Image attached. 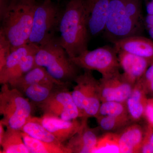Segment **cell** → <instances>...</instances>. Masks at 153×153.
Returning a JSON list of instances; mask_svg holds the SVG:
<instances>
[{"label":"cell","mask_w":153,"mask_h":153,"mask_svg":"<svg viewBox=\"0 0 153 153\" xmlns=\"http://www.w3.org/2000/svg\"><path fill=\"white\" fill-rule=\"evenodd\" d=\"M59 41L70 58L88 49L89 36L85 22L84 0H70L60 14Z\"/></svg>","instance_id":"6da1fadb"},{"label":"cell","mask_w":153,"mask_h":153,"mask_svg":"<svg viewBox=\"0 0 153 153\" xmlns=\"http://www.w3.org/2000/svg\"><path fill=\"white\" fill-rule=\"evenodd\" d=\"M140 0H110L104 31L115 41L138 36L145 27Z\"/></svg>","instance_id":"7a4b0ae2"},{"label":"cell","mask_w":153,"mask_h":153,"mask_svg":"<svg viewBox=\"0 0 153 153\" xmlns=\"http://www.w3.org/2000/svg\"><path fill=\"white\" fill-rule=\"evenodd\" d=\"M37 5L35 0H10L0 16V31L7 38L12 48L29 43Z\"/></svg>","instance_id":"3957f363"},{"label":"cell","mask_w":153,"mask_h":153,"mask_svg":"<svg viewBox=\"0 0 153 153\" xmlns=\"http://www.w3.org/2000/svg\"><path fill=\"white\" fill-rule=\"evenodd\" d=\"M35 57L36 66L44 67L53 78L68 86L79 75V67L71 60L59 38L53 37L39 46Z\"/></svg>","instance_id":"277c9868"},{"label":"cell","mask_w":153,"mask_h":153,"mask_svg":"<svg viewBox=\"0 0 153 153\" xmlns=\"http://www.w3.org/2000/svg\"><path fill=\"white\" fill-rule=\"evenodd\" d=\"M33 103L16 88L2 85L0 92V122L7 128L21 130L32 117Z\"/></svg>","instance_id":"5b68a950"},{"label":"cell","mask_w":153,"mask_h":153,"mask_svg":"<svg viewBox=\"0 0 153 153\" xmlns=\"http://www.w3.org/2000/svg\"><path fill=\"white\" fill-rule=\"evenodd\" d=\"M74 82L76 85L71 91V95L81 119L95 117L101 103L99 80L94 77L92 71L85 70L83 74L76 77Z\"/></svg>","instance_id":"8992f818"},{"label":"cell","mask_w":153,"mask_h":153,"mask_svg":"<svg viewBox=\"0 0 153 153\" xmlns=\"http://www.w3.org/2000/svg\"><path fill=\"white\" fill-rule=\"evenodd\" d=\"M58 7L52 0L37 4L28 44L39 46L54 37L60 16Z\"/></svg>","instance_id":"52a82bcc"},{"label":"cell","mask_w":153,"mask_h":153,"mask_svg":"<svg viewBox=\"0 0 153 153\" xmlns=\"http://www.w3.org/2000/svg\"><path fill=\"white\" fill-rule=\"evenodd\" d=\"M70 59L79 68L98 71L102 77L120 73L118 53L114 47L106 46L93 50L87 49Z\"/></svg>","instance_id":"ba28073f"},{"label":"cell","mask_w":153,"mask_h":153,"mask_svg":"<svg viewBox=\"0 0 153 153\" xmlns=\"http://www.w3.org/2000/svg\"><path fill=\"white\" fill-rule=\"evenodd\" d=\"M68 87L62 86L58 88L47 100L37 105L43 115L65 120L81 119L80 112Z\"/></svg>","instance_id":"9c48e42d"},{"label":"cell","mask_w":153,"mask_h":153,"mask_svg":"<svg viewBox=\"0 0 153 153\" xmlns=\"http://www.w3.org/2000/svg\"><path fill=\"white\" fill-rule=\"evenodd\" d=\"M134 86L126 79L122 74L102 77L99 79L101 102L117 101L126 102Z\"/></svg>","instance_id":"30bf717a"},{"label":"cell","mask_w":153,"mask_h":153,"mask_svg":"<svg viewBox=\"0 0 153 153\" xmlns=\"http://www.w3.org/2000/svg\"><path fill=\"white\" fill-rule=\"evenodd\" d=\"M110 0H84V13L89 35L95 36L105 31Z\"/></svg>","instance_id":"8fae6325"},{"label":"cell","mask_w":153,"mask_h":153,"mask_svg":"<svg viewBox=\"0 0 153 153\" xmlns=\"http://www.w3.org/2000/svg\"><path fill=\"white\" fill-rule=\"evenodd\" d=\"M40 123L60 143L68 141L79 131L82 125V120L77 119L65 120L59 118L44 115L41 117H33Z\"/></svg>","instance_id":"7c38bea8"},{"label":"cell","mask_w":153,"mask_h":153,"mask_svg":"<svg viewBox=\"0 0 153 153\" xmlns=\"http://www.w3.org/2000/svg\"><path fill=\"white\" fill-rule=\"evenodd\" d=\"M82 125L79 131L68 141L66 146L70 153H92L99 137V127L91 128L87 118L81 119Z\"/></svg>","instance_id":"4fadbf2b"},{"label":"cell","mask_w":153,"mask_h":153,"mask_svg":"<svg viewBox=\"0 0 153 153\" xmlns=\"http://www.w3.org/2000/svg\"><path fill=\"white\" fill-rule=\"evenodd\" d=\"M118 57L120 67L123 70V76L134 85L142 78L153 60L123 51L118 52Z\"/></svg>","instance_id":"5bb4252c"},{"label":"cell","mask_w":153,"mask_h":153,"mask_svg":"<svg viewBox=\"0 0 153 153\" xmlns=\"http://www.w3.org/2000/svg\"><path fill=\"white\" fill-rule=\"evenodd\" d=\"M115 49L149 60L153 59V41L139 36H130L114 41Z\"/></svg>","instance_id":"9a60e30c"},{"label":"cell","mask_w":153,"mask_h":153,"mask_svg":"<svg viewBox=\"0 0 153 153\" xmlns=\"http://www.w3.org/2000/svg\"><path fill=\"white\" fill-rule=\"evenodd\" d=\"M145 130L138 123H132L117 132L120 153H139Z\"/></svg>","instance_id":"2e32d148"},{"label":"cell","mask_w":153,"mask_h":153,"mask_svg":"<svg viewBox=\"0 0 153 153\" xmlns=\"http://www.w3.org/2000/svg\"><path fill=\"white\" fill-rule=\"evenodd\" d=\"M37 83L68 86L57 81L48 73L45 68L39 66H35L22 77L8 84L11 87L19 90L27 85Z\"/></svg>","instance_id":"e0dca14e"},{"label":"cell","mask_w":153,"mask_h":153,"mask_svg":"<svg viewBox=\"0 0 153 153\" xmlns=\"http://www.w3.org/2000/svg\"><path fill=\"white\" fill-rule=\"evenodd\" d=\"M38 46L28 44L20 47L12 48L5 63L0 68V83L7 84L11 72L19 65L27 55L37 52Z\"/></svg>","instance_id":"ac0fdd59"},{"label":"cell","mask_w":153,"mask_h":153,"mask_svg":"<svg viewBox=\"0 0 153 153\" xmlns=\"http://www.w3.org/2000/svg\"><path fill=\"white\" fill-rule=\"evenodd\" d=\"M148 99L142 86L139 82H137L126 102L129 116L133 122L138 123L144 118Z\"/></svg>","instance_id":"d6986e66"},{"label":"cell","mask_w":153,"mask_h":153,"mask_svg":"<svg viewBox=\"0 0 153 153\" xmlns=\"http://www.w3.org/2000/svg\"><path fill=\"white\" fill-rule=\"evenodd\" d=\"M1 153H30L20 130L7 128L1 142Z\"/></svg>","instance_id":"ffe728a7"},{"label":"cell","mask_w":153,"mask_h":153,"mask_svg":"<svg viewBox=\"0 0 153 153\" xmlns=\"http://www.w3.org/2000/svg\"><path fill=\"white\" fill-rule=\"evenodd\" d=\"M62 86L66 85L37 83L27 85L18 90L32 103L38 105L47 100L55 90Z\"/></svg>","instance_id":"44dd1931"},{"label":"cell","mask_w":153,"mask_h":153,"mask_svg":"<svg viewBox=\"0 0 153 153\" xmlns=\"http://www.w3.org/2000/svg\"><path fill=\"white\" fill-rule=\"evenodd\" d=\"M22 135L30 153H70L66 146L36 139L22 131Z\"/></svg>","instance_id":"7402d4cb"},{"label":"cell","mask_w":153,"mask_h":153,"mask_svg":"<svg viewBox=\"0 0 153 153\" xmlns=\"http://www.w3.org/2000/svg\"><path fill=\"white\" fill-rule=\"evenodd\" d=\"M21 131L36 139L60 146L63 145L40 123L35 120L33 117L25 124Z\"/></svg>","instance_id":"603a6c76"},{"label":"cell","mask_w":153,"mask_h":153,"mask_svg":"<svg viewBox=\"0 0 153 153\" xmlns=\"http://www.w3.org/2000/svg\"><path fill=\"white\" fill-rule=\"evenodd\" d=\"M95 118L99 128L104 133L117 132L133 123L129 117L98 116Z\"/></svg>","instance_id":"cb8c5ba5"},{"label":"cell","mask_w":153,"mask_h":153,"mask_svg":"<svg viewBox=\"0 0 153 153\" xmlns=\"http://www.w3.org/2000/svg\"><path fill=\"white\" fill-rule=\"evenodd\" d=\"M92 153H120L117 132L104 133L100 136Z\"/></svg>","instance_id":"d4e9b609"},{"label":"cell","mask_w":153,"mask_h":153,"mask_svg":"<svg viewBox=\"0 0 153 153\" xmlns=\"http://www.w3.org/2000/svg\"><path fill=\"white\" fill-rule=\"evenodd\" d=\"M98 116L130 118L126 102L117 101L101 102L97 116Z\"/></svg>","instance_id":"484cf974"},{"label":"cell","mask_w":153,"mask_h":153,"mask_svg":"<svg viewBox=\"0 0 153 153\" xmlns=\"http://www.w3.org/2000/svg\"><path fill=\"white\" fill-rule=\"evenodd\" d=\"M36 52L29 54L24 58L11 72L8 78L7 84L22 77L36 66L35 57Z\"/></svg>","instance_id":"4316f807"},{"label":"cell","mask_w":153,"mask_h":153,"mask_svg":"<svg viewBox=\"0 0 153 153\" xmlns=\"http://www.w3.org/2000/svg\"><path fill=\"white\" fill-rule=\"evenodd\" d=\"M138 82L147 94H150L153 96V60Z\"/></svg>","instance_id":"83f0119b"},{"label":"cell","mask_w":153,"mask_h":153,"mask_svg":"<svg viewBox=\"0 0 153 153\" xmlns=\"http://www.w3.org/2000/svg\"><path fill=\"white\" fill-rule=\"evenodd\" d=\"M12 49L10 41L2 32L0 31V68L4 66Z\"/></svg>","instance_id":"f1b7e54d"},{"label":"cell","mask_w":153,"mask_h":153,"mask_svg":"<svg viewBox=\"0 0 153 153\" xmlns=\"http://www.w3.org/2000/svg\"><path fill=\"white\" fill-rule=\"evenodd\" d=\"M140 153H153V128L150 125L145 130Z\"/></svg>","instance_id":"f546056e"},{"label":"cell","mask_w":153,"mask_h":153,"mask_svg":"<svg viewBox=\"0 0 153 153\" xmlns=\"http://www.w3.org/2000/svg\"><path fill=\"white\" fill-rule=\"evenodd\" d=\"M144 118L147 120L149 125H153V97L148 98L145 108Z\"/></svg>","instance_id":"4dcf8cb0"},{"label":"cell","mask_w":153,"mask_h":153,"mask_svg":"<svg viewBox=\"0 0 153 153\" xmlns=\"http://www.w3.org/2000/svg\"><path fill=\"white\" fill-rule=\"evenodd\" d=\"M145 27L148 28L153 26V15H148L144 20Z\"/></svg>","instance_id":"1f68e13d"},{"label":"cell","mask_w":153,"mask_h":153,"mask_svg":"<svg viewBox=\"0 0 153 153\" xmlns=\"http://www.w3.org/2000/svg\"><path fill=\"white\" fill-rule=\"evenodd\" d=\"M146 7L148 15H153V2L149 0H146Z\"/></svg>","instance_id":"d6a6232c"},{"label":"cell","mask_w":153,"mask_h":153,"mask_svg":"<svg viewBox=\"0 0 153 153\" xmlns=\"http://www.w3.org/2000/svg\"><path fill=\"white\" fill-rule=\"evenodd\" d=\"M4 126L3 124V123L1 122H0V142H1L3 137L4 136V135L5 132V131L4 129Z\"/></svg>","instance_id":"836d02e7"},{"label":"cell","mask_w":153,"mask_h":153,"mask_svg":"<svg viewBox=\"0 0 153 153\" xmlns=\"http://www.w3.org/2000/svg\"><path fill=\"white\" fill-rule=\"evenodd\" d=\"M10 0H0V8L4 9L7 7Z\"/></svg>","instance_id":"e575fe53"},{"label":"cell","mask_w":153,"mask_h":153,"mask_svg":"<svg viewBox=\"0 0 153 153\" xmlns=\"http://www.w3.org/2000/svg\"><path fill=\"white\" fill-rule=\"evenodd\" d=\"M147 30H148L149 35L151 38L153 40V26H152V27H150L147 28Z\"/></svg>","instance_id":"d590c367"},{"label":"cell","mask_w":153,"mask_h":153,"mask_svg":"<svg viewBox=\"0 0 153 153\" xmlns=\"http://www.w3.org/2000/svg\"><path fill=\"white\" fill-rule=\"evenodd\" d=\"M149 1H151L152 2H153V0H149Z\"/></svg>","instance_id":"8d00e7d4"}]
</instances>
